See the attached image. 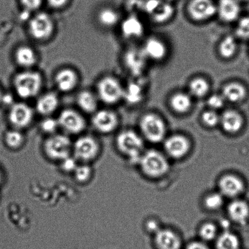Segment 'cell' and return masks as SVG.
Returning <instances> with one entry per match:
<instances>
[{
	"instance_id": "cell-1",
	"label": "cell",
	"mask_w": 249,
	"mask_h": 249,
	"mask_svg": "<svg viewBox=\"0 0 249 249\" xmlns=\"http://www.w3.org/2000/svg\"><path fill=\"white\" fill-rule=\"evenodd\" d=\"M45 85V78L36 69L20 70L14 75L12 87L15 94L21 101L36 99L41 92Z\"/></svg>"
},
{
	"instance_id": "cell-2",
	"label": "cell",
	"mask_w": 249,
	"mask_h": 249,
	"mask_svg": "<svg viewBox=\"0 0 249 249\" xmlns=\"http://www.w3.org/2000/svg\"><path fill=\"white\" fill-rule=\"evenodd\" d=\"M55 31V19L48 12H36L28 19L27 32L29 36L36 42H48L53 38Z\"/></svg>"
},
{
	"instance_id": "cell-3",
	"label": "cell",
	"mask_w": 249,
	"mask_h": 249,
	"mask_svg": "<svg viewBox=\"0 0 249 249\" xmlns=\"http://www.w3.org/2000/svg\"><path fill=\"white\" fill-rule=\"evenodd\" d=\"M94 91L100 102L106 106H115L124 100V87L113 75L107 74L100 77Z\"/></svg>"
},
{
	"instance_id": "cell-4",
	"label": "cell",
	"mask_w": 249,
	"mask_h": 249,
	"mask_svg": "<svg viewBox=\"0 0 249 249\" xmlns=\"http://www.w3.org/2000/svg\"><path fill=\"white\" fill-rule=\"evenodd\" d=\"M118 150L133 163H139L143 153L142 138L136 132L125 129L118 134L116 140Z\"/></svg>"
},
{
	"instance_id": "cell-5",
	"label": "cell",
	"mask_w": 249,
	"mask_h": 249,
	"mask_svg": "<svg viewBox=\"0 0 249 249\" xmlns=\"http://www.w3.org/2000/svg\"><path fill=\"white\" fill-rule=\"evenodd\" d=\"M139 164L146 177L158 178L167 174L170 169L169 162L160 151L150 150L143 152Z\"/></svg>"
},
{
	"instance_id": "cell-6",
	"label": "cell",
	"mask_w": 249,
	"mask_h": 249,
	"mask_svg": "<svg viewBox=\"0 0 249 249\" xmlns=\"http://www.w3.org/2000/svg\"><path fill=\"white\" fill-rule=\"evenodd\" d=\"M43 151L50 160L60 162L71 156L72 142L66 134H53L46 139L43 144Z\"/></svg>"
},
{
	"instance_id": "cell-7",
	"label": "cell",
	"mask_w": 249,
	"mask_h": 249,
	"mask_svg": "<svg viewBox=\"0 0 249 249\" xmlns=\"http://www.w3.org/2000/svg\"><path fill=\"white\" fill-rule=\"evenodd\" d=\"M139 127L144 138L151 143H160L165 140L167 126L158 114H145L139 121Z\"/></svg>"
},
{
	"instance_id": "cell-8",
	"label": "cell",
	"mask_w": 249,
	"mask_h": 249,
	"mask_svg": "<svg viewBox=\"0 0 249 249\" xmlns=\"http://www.w3.org/2000/svg\"><path fill=\"white\" fill-rule=\"evenodd\" d=\"M143 13L156 24H163L174 16L173 2L166 0H143Z\"/></svg>"
},
{
	"instance_id": "cell-9",
	"label": "cell",
	"mask_w": 249,
	"mask_h": 249,
	"mask_svg": "<svg viewBox=\"0 0 249 249\" xmlns=\"http://www.w3.org/2000/svg\"><path fill=\"white\" fill-rule=\"evenodd\" d=\"M101 151L99 141L94 137L84 135L72 143V153L77 161L89 163L96 160Z\"/></svg>"
},
{
	"instance_id": "cell-10",
	"label": "cell",
	"mask_w": 249,
	"mask_h": 249,
	"mask_svg": "<svg viewBox=\"0 0 249 249\" xmlns=\"http://www.w3.org/2000/svg\"><path fill=\"white\" fill-rule=\"evenodd\" d=\"M35 109L26 101L15 102L9 107L8 121L13 128L22 130L33 123Z\"/></svg>"
},
{
	"instance_id": "cell-11",
	"label": "cell",
	"mask_w": 249,
	"mask_h": 249,
	"mask_svg": "<svg viewBox=\"0 0 249 249\" xmlns=\"http://www.w3.org/2000/svg\"><path fill=\"white\" fill-rule=\"evenodd\" d=\"M59 128L70 134H80L87 127L86 119L81 111L71 108L62 109L57 118Z\"/></svg>"
},
{
	"instance_id": "cell-12",
	"label": "cell",
	"mask_w": 249,
	"mask_h": 249,
	"mask_svg": "<svg viewBox=\"0 0 249 249\" xmlns=\"http://www.w3.org/2000/svg\"><path fill=\"white\" fill-rule=\"evenodd\" d=\"M53 80V84L58 92L71 93L79 86L80 75L75 68L63 67L55 72Z\"/></svg>"
},
{
	"instance_id": "cell-13",
	"label": "cell",
	"mask_w": 249,
	"mask_h": 249,
	"mask_svg": "<svg viewBox=\"0 0 249 249\" xmlns=\"http://www.w3.org/2000/svg\"><path fill=\"white\" fill-rule=\"evenodd\" d=\"M188 16L193 20L204 22L216 15V1L214 0H189L186 5Z\"/></svg>"
},
{
	"instance_id": "cell-14",
	"label": "cell",
	"mask_w": 249,
	"mask_h": 249,
	"mask_svg": "<svg viewBox=\"0 0 249 249\" xmlns=\"http://www.w3.org/2000/svg\"><path fill=\"white\" fill-rule=\"evenodd\" d=\"M91 124L98 133L109 134L118 128L119 118L116 112L111 109H99L92 114Z\"/></svg>"
},
{
	"instance_id": "cell-15",
	"label": "cell",
	"mask_w": 249,
	"mask_h": 249,
	"mask_svg": "<svg viewBox=\"0 0 249 249\" xmlns=\"http://www.w3.org/2000/svg\"><path fill=\"white\" fill-rule=\"evenodd\" d=\"M147 58L142 48H131L124 55V64L126 69L133 77L142 76L146 68Z\"/></svg>"
},
{
	"instance_id": "cell-16",
	"label": "cell",
	"mask_w": 249,
	"mask_h": 249,
	"mask_svg": "<svg viewBox=\"0 0 249 249\" xmlns=\"http://www.w3.org/2000/svg\"><path fill=\"white\" fill-rule=\"evenodd\" d=\"M34 108L36 113L45 117L52 116L60 106V97L57 92L47 91L41 93L36 99Z\"/></svg>"
},
{
	"instance_id": "cell-17",
	"label": "cell",
	"mask_w": 249,
	"mask_h": 249,
	"mask_svg": "<svg viewBox=\"0 0 249 249\" xmlns=\"http://www.w3.org/2000/svg\"><path fill=\"white\" fill-rule=\"evenodd\" d=\"M14 59L20 70L36 69L39 62V56L33 46L23 44L17 46L15 50Z\"/></svg>"
},
{
	"instance_id": "cell-18",
	"label": "cell",
	"mask_w": 249,
	"mask_h": 249,
	"mask_svg": "<svg viewBox=\"0 0 249 249\" xmlns=\"http://www.w3.org/2000/svg\"><path fill=\"white\" fill-rule=\"evenodd\" d=\"M164 150L170 158L179 160L184 158L189 152L190 143L186 137L175 134L165 139Z\"/></svg>"
},
{
	"instance_id": "cell-19",
	"label": "cell",
	"mask_w": 249,
	"mask_h": 249,
	"mask_svg": "<svg viewBox=\"0 0 249 249\" xmlns=\"http://www.w3.org/2000/svg\"><path fill=\"white\" fill-rule=\"evenodd\" d=\"M242 6L238 0H218L216 1V15L224 23L236 22L241 16Z\"/></svg>"
},
{
	"instance_id": "cell-20",
	"label": "cell",
	"mask_w": 249,
	"mask_h": 249,
	"mask_svg": "<svg viewBox=\"0 0 249 249\" xmlns=\"http://www.w3.org/2000/svg\"><path fill=\"white\" fill-rule=\"evenodd\" d=\"M119 26L122 35L128 40L140 38L145 33V26L138 15L129 14L121 19Z\"/></svg>"
},
{
	"instance_id": "cell-21",
	"label": "cell",
	"mask_w": 249,
	"mask_h": 249,
	"mask_svg": "<svg viewBox=\"0 0 249 249\" xmlns=\"http://www.w3.org/2000/svg\"><path fill=\"white\" fill-rule=\"evenodd\" d=\"M218 187L219 193L224 197L229 198H238L245 191V185L243 180L233 175L223 176L219 180Z\"/></svg>"
},
{
	"instance_id": "cell-22",
	"label": "cell",
	"mask_w": 249,
	"mask_h": 249,
	"mask_svg": "<svg viewBox=\"0 0 249 249\" xmlns=\"http://www.w3.org/2000/svg\"><path fill=\"white\" fill-rule=\"evenodd\" d=\"M148 60L160 62L164 60L168 53V48L164 41L156 36L146 39L142 47Z\"/></svg>"
},
{
	"instance_id": "cell-23",
	"label": "cell",
	"mask_w": 249,
	"mask_h": 249,
	"mask_svg": "<svg viewBox=\"0 0 249 249\" xmlns=\"http://www.w3.org/2000/svg\"><path fill=\"white\" fill-rule=\"evenodd\" d=\"M221 94L226 101L232 104H241L248 98L249 91L247 87L243 83L232 81L224 85Z\"/></svg>"
},
{
	"instance_id": "cell-24",
	"label": "cell",
	"mask_w": 249,
	"mask_h": 249,
	"mask_svg": "<svg viewBox=\"0 0 249 249\" xmlns=\"http://www.w3.org/2000/svg\"><path fill=\"white\" fill-rule=\"evenodd\" d=\"M154 244L156 249H181V239L175 231L160 229L155 234Z\"/></svg>"
},
{
	"instance_id": "cell-25",
	"label": "cell",
	"mask_w": 249,
	"mask_h": 249,
	"mask_svg": "<svg viewBox=\"0 0 249 249\" xmlns=\"http://www.w3.org/2000/svg\"><path fill=\"white\" fill-rule=\"evenodd\" d=\"M222 128L226 133L235 134L243 128L245 124L242 114L235 109H228L220 116V123Z\"/></svg>"
},
{
	"instance_id": "cell-26",
	"label": "cell",
	"mask_w": 249,
	"mask_h": 249,
	"mask_svg": "<svg viewBox=\"0 0 249 249\" xmlns=\"http://www.w3.org/2000/svg\"><path fill=\"white\" fill-rule=\"evenodd\" d=\"M75 101L82 113L92 115L99 109L100 101L95 91L82 89L78 92Z\"/></svg>"
},
{
	"instance_id": "cell-27",
	"label": "cell",
	"mask_w": 249,
	"mask_h": 249,
	"mask_svg": "<svg viewBox=\"0 0 249 249\" xmlns=\"http://www.w3.org/2000/svg\"><path fill=\"white\" fill-rule=\"evenodd\" d=\"M227 212L231 221L245 225L249 218V205L244 200L233 199L229 204Z\"/></svg>"
},
{
	"instance_id": "cell-28",
	"label": "cell",
	"mask_w": 249,
	"mask_h": 249,
	"mask_svg": "<svg viewBox=\"0 0 249 249\" xmlns=\"http://www.w3.org/2000/svg\"><path fill=\"white\" fill-rule=\"evenodd\" d=\"M96 21L101 28L108 30L119 25L121 18L118 10L114 7L106 6L102 7L97 12Z\"/></svg>"
},
{
	"instance_id": "cell-29",
	"label": "cell",
	"mask_w": 249,
	"mask_h": 249,
	"mask_svg": "<svg viewBox=\"0 0 249 249\" xmlns=\"http://www.w3.org/2000/svg\"><path fill=\"white\" fill-rule=\"evenodd\" d=\"M169 104L170 108L175 113L186 114L190 111L193 106L192 96L184 92H176L170 97Z\"/></svg>"
},
{
	"instance_id": "cell-30",
	"label": "cell",
	"mask_w": 249,
	"mask_h": 249,
	"mask_svg": "<svg viewBox=\"0 0 249 249\" xmlns=\"http://www.w3.org/2000/svg\"><path fill=\"white\" fill-rule=\"evenodd\" d=\"M143 97V85L139 80L129 83L124 87V100H125L129 104L136 105L141 103Z\"/></svg>"
},
{
	"instance_id": "cell-31",
	"label": "cell",
	"mask_w": 249,
	"mask_h": 249,
	"mask_svg": "<svg viewBox=\"0 0 249 249\" xmlns=\"http://www.w3.org/2000/svg\"><path fill=\"white\" fill-rule=\"evenodd\" d=\"M238 50L237 38L228 35L222 39L218 46V53L221 58L229 60L235 57Z\"/></svg>"
},
{
	"instance_id": "cell-32",
	"label": "cell",
	"mask_w": 249,
	"mask_h": 249,
	"mask_svg": "<svg viewBox=\"0 0 249 249\" xmlns=\"http://www.w3.org/2000/svg\"><path fill=\"white\" fill-rule=\"evenodd\" d=\"M211 90V84L204 77H196L190 80L189 91L190 96L202 98L206 96Z\"/></svg>"
},
{
	"instance_id": "cell-33",
	"label": "cell",
	"mask_w": 249,
	"mask_h": 249,
	"mask_svg": "<svg viewBox=\"0 0 249 249\" xmlns=\"http://www.w3.org/2000/svg\"><path fill=\"white\" fill-rule=\"evenodd\" d=\"M215 249H240V239L235 233L224 231L215 240Z\"/></svg>"
},
{
	"instance_id": "cell-34",
	"label": "cell",
	"mask_w": 249,
	"mask_h": 249,
	"mask_svg": "<svg viewBox=\"0 0 249 249\" xmlns=\"http://www.w3.org/2000/svg\"><path fill=\"white\" fill-rule=\"evenodd\" d=\"M4 139L6 145L13 150L21 148L24 142V136L21 130L15 128L7 131Z\"/></svg>"
},
{
	"instance_id": "cell-35",
	"label": "cell",
	"mask_w": 249,
	"mask_h": 249,
	"mask_svg": "<svg viewBox=\"0 0 249 249\" xmlns=\"http://www.w3.org/2000/svg\"><path fill=\"white\" fill-rule=\"evenodd\" d=\"M235 33L238 39L249 41V14L241 16L236 21Z\"/></svg>"
},
{
	"instance_id": "cell-36",
	"label": "cell",
	"mask_w": 249,
	"mask_h": 249,
	"mask_svg": "<svg viewBox=\"0 0 249 249\" xmlns=\"http://www.w3.org/2000/svg\"><path fill=\"white\" fill-rule=\"evenodd\" d=\"M92 168L87 163H82L77 165L72 174L77 182L85 184L89 181L92 176Z\"/></svg>"
},
{
	"instance_id": "cell-37",
	"label": "cell",
	"mask_w": 249,
	"mask_h": 249,
	"mask_svg": "<svg viewBox=\"0 0 249 249\" xmlns=\"http://www.w3.org/2000/svg\"><path fill=\"white\" fill-rule=\"evenodd\" d=\"M218 230L216 226L213 223H207L201 226L199 230V235L201 241L204 243L215 241L218 237Z\"/></svg>"
},
{
	"instance_id": "cell-38",
	"label": "cell",
	"mask_w": 249,
	"mask_h": 249,
	"mask_svg": "<svg viewBox=\"0 0 249 249\" xmlns=\"http://www.w3.org/2000/svg\"><path fill=\"white\" fill-rule=\"evenodd\" d=\"M224 196L219 192L212 193L205 197V207L210 211H216L224 204Z\"/></svg>"
},
{
	"instance_id": "cell-39",
	"label": "cell",
	"mask_w": 249,
	"mask_h": 249,
	"mask_svg": "<svg viewBox=\"0 0 249 249\" xmlns=\"http://www.w3.org/2000/svg\"><path fill=\"white\" fill-rule=\"evenodd\" d=\"M40 127L41 130L49 136L55 134L57 129L59 128L57 118L54 119L52 116L43 118V120L41 121Z\"/></svg>"
},
{
	"instance_id": "cell-40",
	"label": "cell",
	"mask_w": 249,
	"mask_h": 249,
	"mask_svg": "<svg viewBox=\"0 0 249 249\" xmlns=\"http://www.w3.org/2000/svg\"><path fill=\"white\" fill-rule=\"evenodd\" d=\"M202 123L209 128H214L220 123V115L216 111L209 109L202 113L201 115Z\"/></svg>"
},
{
	"instance_id": "cell-41",
	"label": "cell",
	"mask_w": 249,
	"mask_h": 249,
	"mask_svg": "<svg viewBox=\"0 0 249 249\" xmlns=\"http://www.w3.org/2000/svg\"><path fill=\"white\" fill-rule=\"evenodd\" d=\"M44 0H19L24 13L34 14L40 11L43 4Z\"/></svg>"
},
{
	"instance_id": "cell-42",
	"label": "cell",
	"mask_w": 249,
	"mask_h": 249,
	"mask_svg": "<svg viewBox=\"0 0 249 249\" xmlns=\"http://www.w3.org/2000/svg\"><path fill=\"white\" fill-rule=\"evenodd\" d=\"M226 102V100L224 99L221 94H214L208 97L207 104L210 109L216 111L223 108Z\"/></svg>"
},
{
	"instance_id": "cell-43",
	"label": "cell",
	"mask_w": 249,
	"mask_h": 249,
	"mask_svg": "<svg viewBox=\"0 0 249 249\" xmlns=\"http://www.w3.org/2000/svg\"><path fill=\"white\" fill-rule=\"evenodd\" d=\"M60 168L63 172L73 173L77 167L78 161L74 156H70L68 158L60 161Z\"/></svg>"
},
{
	"instance_id": "cell-44",
	"label": "cell",
	"mask_w": 249,
	"mask_h": 249,
	"mask_svg": "<svg viewBox=\"0 0 249 249\" xmlns=\"http://www.w3.org/2000/svg\"><path fill=\"white\" fill-rule=\"evenodd\" d=\"M48 6L54 11L64 9L69 4L70 0H46Z\"/></svg>"
},
{
	"instance_id": "cell-45",
	"label": "cell",
	"mask_w": 249,
	"mask_h": 249,
	"mask_svg": "<svg viewBox=\"0 0 249 249\" xmlns=\"http://www.w3.org/2000/svg\"><path fill=\"white\" fill-rule=\"evenodd\" d=\"M184 249H211L206 243L202 241H194L187 244Z\"/></svg>"
},
{
	"instance_id": "cell-46",
	"label": "cell",
	"mask_w": 249,
	"mask_h": 249,
	"mask_svg": "<svg viewBox=\"0 0 249 249\" xmlns=\"http://www.w3.org/2000/svg\"><path fill=\"white\" fill-rule=\"evenodd\" d=\"M146 228H147V230L150 231V232L155 234L158 232L160 229L159 228L158 223L155 221L148 222L147 224H146Z\"/></svg>"
},
{
	"instance_id": "cell-47",
	"label": "cell",
	"mask_w": 249,
	"mask_h": 249,
	"mask_svg": "<svg viewBox=\"0 0 249 249\" xmlns=\"http://www.w3.org/2000/svg\"><path fill=\"white\" fill-rule=\"evenodd\" d=\"M222 226L224 229H228L230 227V223L228 220H224L221 223Z\"/></svg>"
},
{
	"instance_id": "cell-48",
	"label": "cell",
	"mask_w": 249,
	"mask_h": 249,
	"mask_svg": "<svg viewBox=\"0 0 249 249\" xmlns=\"http://www.w3.org/2000/svg\"><path fill=\"white\" fill-rule=\"evenodd\" d=\"M242 5L249 4V0H238Z\"/></svg>"
},
{
	"instance_id": "cell-49",
	"label": "cell",
	"mask_w": 249,
	"mask_h": 249,
	"mask_svg": "<svg viewBox=\"0 0 249 249\" xmlns=\"http://www.w3.org/2000/svg\"><path fill=\"white\" fill-rule=\"evenodd\" d=\"M2 97H3V94H2L1 89H0V102L2 101Z\"/></svg>"
},
{
	"instance_id": "cell-50",
	"label": "cell",
	"mask_w": 249,
	"mask_h": 249,
	"mask_svg": "<svg viewBox=\"0 0 249 249\" xmlns=\"http://www.w3.org/2000/svg\"><path fill=\"white\" fill-rule=\"evenodd\" d=\"M2 176L1 171H0V184H1V182L2 181Z\"/></svg>"
},
{
	"instance_id": "cell-51",
	"label": "cell",
	"mask_w": 249,
	"mask_h": 249,
	"mask_svg": "<svg viewBox=\"0 0 249 249\" xmlns=\"http://www.w3.org/2000/svg\"><path fill=\"white\" fill-rule=\"evenodd\" d=\"M166 1H169V2H174L175 1H177V0H166Z\"/></svg>"
}]
</instances>
